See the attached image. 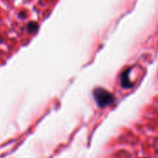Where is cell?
Returning a JSON list of instances; mask_svg holds the SVG:
<instances>
[{"instance_id": "cell-2", "label": "cell", "mask_w": 158, "mask_h": 158, "mask_svg": "<svg viewBox=\"0 0 158 158\" xmlns=\"http://www.w3.org/2000/svg\"><path fill=\"white\" fill-rule=\"evenodd\" d=\"M131 71V69H128L121 74V86L123 88H131L133 86V83L130 80V73Z\"/></svg>"}, {"instance_id": "cell-3", "label": "cell", "mask_w": 158, "mask_h": 158, "mask_svg": "<svg viewBox=\"0 0 158 158\" xmlns=\"http://www.w3.org/2000/svg\"><path fill=\"white\" fill-rule=\"evenodd\" d=\"M27 28H28V31H29L30 32L33 33V32H35V31H37V29H38V24L35 23V22H30L29 25L27 26Z\"/></svg>"}, {"instance_id": "cell-1", "label": "cell", "mask_w": 158, "mask_h": 158, "mask_svg": "<svg viewBox=\"0 0 158 158\" xmlns=\"http://www.w3.org/2000/svg\"><path fill=\"white\" fill-rule=\"evenodd\" d=\"M94 100L99 107H105L106 106H109L114 102L113 95L106 90L103 88H96L94 91Z\"/></svg>"}]
</instances>
